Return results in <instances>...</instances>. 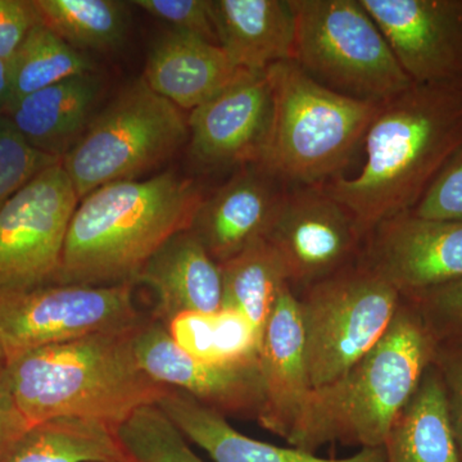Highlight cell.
I'll use <instances>...</instances> for the list:
<instances>
[{
  "mask_svg": "<svg viewBox=\"0 0 462 462\" xmlns=\"http://www.w3.org/2000/svg\"><path fill=\"white\" fill-rule=\"evenodd\" d=\"M365 163L355 178L320 185L370 233L412 211L462 148V79L415 84L380 103L364 138Z\"/></svg>",
  "mask_w": 462,
  "mask_h": 462,
  "instance_id": "cell-1",
  "label": "cell"
},
{
  "mask_svg": "<svg viewBox=\"0 0 462 462\" xmlns=\"http://www.w3.org/2000/svg\"><path fill=\"white\" fill-rule=\"evenodd\" d=\"M203 200L196 182L173 171L91 191L69 221L56 284L134 282L167 240L190 230Z\"/></svg>",
  "mask_w": 462,
  "mask_h": 462,
  "instance_id": "cell-2",
  "label": "cell"
},
{
  "mask_svg": "<svg viewBox=\"0 0 462 462\" xmlns=\"http://www.w3.org/2000/svg\"><path fill=\"white\" fill-rule=\"evenodd\" d=\"M139 327L44 346L5 365L12 396L30 425L78 416L117 428L142 407L157 404L169 387L136 360Z\"/></svg>",
  "mask_w": 462,
  "mask_h": 462,
  "instance_id": "cell-3",
  "label": "cell"
},
{
  "mask_svg": "<svg viewBox=\"0 0 462 462\" xmlns=\"http://www.w3.org/2000/svg\"><path fill=\"white\" fill-rule=\"evenodd\" d=\"M437 349L418 310L402 298L373 349L338 382L312 392L287 442L310 454L334 442L379 448L436 360Z\"/></svg>",
  "mask_w": 462,
  "mask_h": 462,
  "instance_id": "cell-4",
  "label": "cell"
},
{
  "mask_svg": "<svg viewBox=\"0 0 462 462\" xmlns=\"http://www.w3.org/2000/svg\"><path fill=\"white\" fill-rule=\"evenodd\" d=\"M266 74L273 117L257 165L296 187H318L339 176L382 102L330 89L294 60L270 66Z\"/></svg>",
  "mask_w": 462,
  "mask_h": 462,
  "instance_id": "cell-5",
  "label": "cell"
},
{
  "mask_svg": "<svg viewBox=\"0 0 462 462\" xmlns=\"http://www.w3.org/2000/svg\"><path fill=\"white\" fill-rule=\"evenodd\" d=\"M188 141L189 125L181 109L142 78L94 116L60 162L81 199L103 185L156 169Z\"/></svg>",
  "mask_w": 462,
  "mask_h": 462,
  "instance_id": "cell-6",
  "label": "cell"
},
{
  "mask_svg": "<svg viewBox=\"0 0 462 462\" xmlns=\"http://www.w3.org/2000/svg\"><path fill=\"white\" fill-rule=\"evenodd\" d=\"M294 62L330 89L384 102L412 84L361 0H291Z\"/></svg>",
  "mask_w": 462,
  "mask_h": 462,
  "instance_id": "cell-7",
  "label": "cell"
},
{
  "mask_svg": "<svg viewBox=\"0 0 462 462\" xmlns=\"http://www.w3.org/2000/svg\"><path fill=\"white\" fill-rule=\"evenodd\" d=\"M296 296L314 391L338 382L373 349L402 302L361 258Z\"/></svg>",
  "mask_w": 462,
  "mask_h": 462,
  "instance_id": "cell-8",
  "label": "cell"
},
{
  "mask_svg": "<svg viewBox=\"0 0 462 462\" xmlns=\"http://www.w3.org/2000/svg\"><path fill=\"white\" fill-rule=\"evenodd\" d=\"M134 287L48 284L0 291V361L7 365L44 346L138 327L149 316L136 307Z\"/></svg>",
  "mask_w": 462,
  "mask_h": 462,
  "instance_id": "cell-9",
  "label": "cell"
},
{
  "mask_svg": "<svg viewBox=\"0 0 462 462\" xmlns=\"http://www.w3.org/2000/svg\"><path fill=\"white\" fill-rule=\"evenodd\" d=\"M79 197L62 162L48 167L0 209V291L56 284Z\"/></svg>",
  "mask_w": 462,
  "mask_h": 462,
  "instance_id": "cell-10",
  "label": "cell"
},
{
  "mask_svg": "<svg viewBox=\"0 0 462 462\" xmlns=\"http://www.w3.org/2000/svg\"><path fill=\"white\" fill-rule=\"evenodd\" d=\"M264 240L281 257L298 294L358 261L366 234L351 212L318 185L282 190Z\"/></svg>",
  "mask_w": 462,
  "mask_h": 462,
  "instance_id": "cell-11",
  "label": "cell"
},
{
  "mask_svg": "<svg viewBox=\"0 0 462 462\" xmlns=\"http://www.w3.org/2000/svg\"><path fill=\"white\" fill-rule=\"evenodd\" d=\"M136 360L160 384L179 389L224 416L254 419L263 403L258 358L239 363H207L176 345L162 322L151 315L134 336Z\"/></svg>",
  "mask_w": 462,
  "mask_h": 462,
  "instance_id": "cell-12",
  "label": "cell"
},
{
  "mask_svg": "<svg viewBox=\"0 0 462 462\" xmlns=\"http://www.w3.org/2000/svg\"><path fill=\"white\" fill-rule=\"evenodd\" d=\"M360 258L402 298L448 284L462 279V221L403 212L367 234Z\"/></svg>",
  "mask_w": 462,
  "mask_h": 462,
  "instance_id": "cell-13",
  "label": "cell"
},
{
  "mask_svg": "<svg viewBox=\"0 0 462 462\" xmlns=\"http://www.w3.org/2000/svg\"><path fill=\"white\" fill-rule=\"evenodd\" d=\"M272 117V85L266 71L242 69L236 80L191 111V161L211 170L257 165Z\"/></svg>",
  "mask_w": 462,
  "mask_h": 462,
  "instance_id": "cell-14",
  "label": "cell"
},
{
  "mask_svg": "<svg viewBox=\"0 0 462 462\" xmlns=\"http://www.w3.org/2000/svg\"><path fill=\"white\" fill-rule=\"evenodd\" d=\"M415 84L462 79V0H361Z\"/></svg>",
  "mask_w": 462,
  "mask_h": 462,
  "instance_id": "cell-15",
  "label": "cell"
},
{
  "mask_svg": "<svg viewBox=\"0 0 462 462\" xmlns=\"http://www.w3.org/2000/svg\"><path fill=\"white\" fill-rule=\"evenodd\" d=\"M258 361L263 403L257 422L264 430L288 439L314 392L298 298L289 284L282 288L264 325Z\"/></svg>",
  "mask_w": 462,
  "mask_h": 462,
  "instance_id": "cell-16",
  "label": "cell"
},
{
  "mask_svg": "<svg viewBox=\"0 0 462 462\" xmlns=\"http://www.w3.org/2000/svg\"><path fill=\"white\" fill-rule=\"evenodd\" d=\"M260 165L243 166L203 200L190 230L218 264L264 239L282 190Z\"/></svg>",
  "mask_w": 462,
  "mask_h": 462,
  "instance_id": "cell-17",
  "label": "cell"
},
{
  "mask_svg": "<svg viewBox=\"0 0 462 462\" xmlns=\"http://www.w3.org/2000/svg\"><path fill=\"white\" fill-rule=\"evenodd\" d=\"M134 282L154 291L157 303L151 316L165 327L182 314H215L223 307L220 264L191 230L167 240Z\"/></svg>",
  "mask_w": 462,
  "mask_h": 462,
  "instance_id": "cell-18",
  "label": "cell"
},
{
  "mask_svg": "<svg viewBox=\"0 0 462 462\" xmlns=\"http://www.w3.org/2000/svg\"><path fill=\"white\" fill-rule=\"evenodd\" d=\"M240 72L220 45L170 30L152 44L143 79L176 107L193 111Z\"/></svg>",
  "mask_w": 462,
  "mask_h": 462,
  "instance_id": "cell-19",
  "label": "cell"
},
{
  "mask_svg": "<svg viewBox=\"0 0 462 462\" xmlns=\"http://www.w3.org/2000/svg\"><path fill=\"white\" fill-rule=\"evenodd\" d=\"M161 410L188 442L202 448L214 462H380L383 448H361L343 458H324L294 448L261 442L245 436L226 420L179 389L169 388L158 401Z\"/></svg>",
  "mask_w": 462,
  "mask_h": 462,
  "instance_id": "cell-20",
  "label": "cell"
},
{
  "mask_svg": "<svg viewBox=\"0 0 462 462\" xmlns=\"http://www.w3.org/2000/svg\"><path fill=\"white\" fill-rule=\"evenodd\" d=\"M218 45L234 66L266 71L294 60L296 20L291 0H212Z\"/></svg>",
  "mask_w": 462,
  "mask_h": 462,
  "instance_id": "cell-21",
  "label": "cell"
},
{
  "mask_svg": "<svg viewBox=\"0 0 462 462\" xmlns=\"http://www.w3.org/2000/svg\"><path fill=\"white\" fill-rule=\"evenodd\" d=\"M103 90L97 72L78 75L30 94L5 115L30 145L62 160L97 115Z\"/></svg>",
  "mask_w": 462,
  "mask_h": 462,
  "instance_id": "cell-22",
  "label": "cell"
},
{
  "mask_svg": "<svg viewBox=\"0 0 462 462\" xmlns=\"http://www.w3.org/2000/svg\"><path fill=\"white\" fill-rule=\"evenodd\" d=\"M380 462H461L449 422L445 383L431 364L397 416Z\"/></svg>",
  "mask_w": 462,
  "mask_h": 462,
  "instance_id": "cell-23",
  "label": "cell"
},
{
  "mask_svg": "<svg viewBox=\"0 0 462 462\" xmlns=\"http://www.w3.org/2000/svg\"><path fill=\"white\" fill-rule=\"evenodd\" d=\"M3 462H130L116 428L60 416L32 425Z\"/></svg>",
  "mask_w": 462,
  "mask_h": 462,
  "instance_id": "cell-24",
  "label": "cell"
},
{
  "mask_svg": "<svg viewBox=\"0 0 462 462\" xmlns=\"http://www.w3.org/2000/svg\"><path fill=\"white\" fill-rule=\"evenodd\" d=\"M223 278V307L245 316L263 339L287 273L275 249L264 239L257 240L238 256L220 264Z\"/></svg>",
  "mask_w": 462,
  "mask_h": 462,
  "instance_id": "cell-25",
  "label": "cell"
},
{
  "mask_svg": "<svg viewBox=\"0 0 462 462\" xmlns=\"http://www.w3.org/2000/svg\"><path fill=\"white\" fill-rule=\"evenodd\" d=\"M42 25L75 50L106 51L126 39V5L116 0H32Z\"/></svg>",
  "mask_w": 462,
  "mask_h": 462,
  "instance_id": "cell-26",
  "label": "cell"
},
{
  "mask_svg": "<svg viewBox=\"0 0 462 462\" xmlns=\"http://www.w3.org/2000/svg\"><path fill=\"white\" fill-rule=\"evenodd\" d=\"M176 345L207 363L254 360L261 338L247 319L221 309L215 314H182L166 325Z\"/></svg>",
  "mask_w": 462,
  "mask_h": 462,
  "instance_id": "cell-27",
  "label": "cell"
},
{
  "mask_svg": "<svg viewBox=\"0 0 462 462\" xmlns=\"http://www.w3.org/2000/svg\"><path fill=\"white\" fill-rule=\"evenodd\" d=\"M11 106L74 76L96 72V65L42 23L30 30L11 60ZM8 108V109H9Z\"/></svg>",
  "mask_w": 462,
  "mask_h": 462,
  "instance_id": "cell-28",
  "label": "cell"
},
{
  "mask_svg": "<svg viewBox=\"0 0 462 462\" xmlns=\"http://www.w3.org/2000/svg\"><path fill=\"white\" fill-rule=\"evenodd\" d=\"M116 431L130 462H206L157 404L142 407Z\"/></svg>",
  "mask_w": 462,
  "mask_h": 462,
  "instance_id": "cell-29",
  "label": "cell"
},
{
  "mask_svg": "<svg viewBox=\"0 0 462 462\" xmlns=\"http://www.w3.org/2000/svg\"><path fill=\"white\" fill-rule=\"evenodd\" d=\"M60 158L38 151L18 133L7 115H0V209L21 188Z\"/></svg>",
  "mask_w": 462,
  "mask_h": 462,
  "instance_id": "cell-30",
  "label": "cell"
},
{
  "mask_svg": "<svg viewBox=\"0 0 462 462\" xmlns=\"http://www.w3.org/2000/svg\"><path fill=\"white\" fill-rule=\"evenodd\" d=\"M404 300L418 310L438 346L462 345V279Z\"/></svg>",
  "mask_w": 462,
  "mask_h": 462,
  "instance_id": "cell-31",
  "label": "cell"
},
{
  "mask_svg": "<svg viewBox=\"0 0 462 462\" xmlns=\"http://www.w3.org/2000/svg\"><path fill=\"white\" fill-rule=\"evenodd\" d=\"M136 7L172 27L218 45L212 14V0H135Z\"/></svg>",
  "mask_w": 462,
  "mask_h": 462,
  "instance_id": "cell-32",
  "label": "cell"
},
{
  "mask_svg": "<svg viewBox=\"0 0 462 462\" xmlns=\"http://www.w3.org/2000/svg\"><path fill=\"white\" fill-rule=\"evenodd\" d=\"M411 212L419 217L462 221V148Z\"/></svg>",
  "mask_w": 462,
  "mask_h": 462,
  "instance_id": "cell-33",
  "label": "cell"
},
{
  "mask_svg": "<svg viewBox=\"0 0 462 462\" xmlns=\"http://www.w3.org/2000/svg\"><path fill=\"white\" fill-rule=\"evenodd\" d=\"M434 364L445 383L449 422L462 462V345L438 346Z\"/></svg>",
  "mask_w": 462,
  "mask_h": 462,
  "instance_id": "cell-34",
  "label": "cell"
},
{
  "mask_svg": "<svg viewBox=\"0 0 462 462\" xmlns=\"http://www.w3.org/2000/svg\"><path fill=\"white\" fill-rule=\"evenodd\" d=\"M41 23L32 0H0V58L11 60L21 42Z\"/></svg>",
  "mask_w": 462,
  "mask_h": 462,
  "instance_id": "cell-35",
  "label": "cell"
},
{
  "mask_svg": "<svg viewBox=\"0 0 462 462\" xmlns=\"http://www.w3.org/2000/svg\"><path fill=\"white\" fill-rule=\"evenodd\" d=\"M32 428L18 409L12 396L5 374V365L0 361V462L5 460L27 430Z\"/></svg>",
  "mask_w": 462,
  "mask_h": 462,
  "instance_id": "cell-36",
  "label": "cell"
},
{
  "mask_svg": "<svg viewBox=\"0 0 462 462\" xmlns=\"http://www.w3.org/2000/svg\"><path fill=\"white\" fill-rule=\"evenodd\" d=\"M12 69L11 60L0 58V115H5L11 106Z\"/></svg>",
  "mask_w": 462,
  "mask_h": 462,
  "instance_id": "cell-37",
  "label": "cell"
}]
</instances>
